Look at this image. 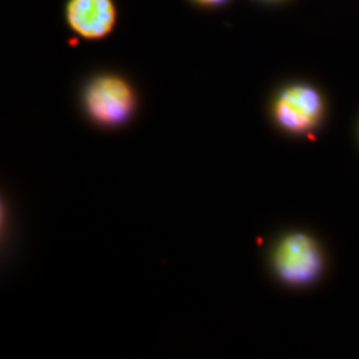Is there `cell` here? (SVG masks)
Returning a JSON list of instances; mask_svg holds the SVG:
<instances>
[{
  "instance_id": "6da1fadb",
  "label": "cell",
  "mask_w": 359,
  "mask_h": 359,
  "mask_svg": "<svg viewBox=\"0 0 359 359\" xmlns=\"http://www.w3.org/2000/svg\"><path fill=\"white\" fill-rule=\"evenodd\" d=\"M86 104L90 116L105 126L121 124L128 118L135 96L128 84L115 76L93 80L86 92Z\"/></svg>"
},
{
  "instance_id": "7a4b0ae2",
  "label": "cell",
  "mask_w": 359,
  "mask_h": 359,
  "mask_svg": "<svg viewBox=\"0 0 359 359\" xmlns=\"http://www.w3.org/2000/svg\"><path fill=\"white\" fill-rule=\"evenodd\" d=\"M321 266L320 250L305 234L285 237L274 252V268L287 283H309L318 276Z\"/></svg>"
},
{
  "instance_id": "3957f363",
  "label": "cell",
  "mask_w": 359,
  "mask_h": 359,
  "mask_svg": "<svg viewBox=\"0 0 359 359\" xmlns=\"http://www.w3.org/2000/svg\"><path fill=\"white\" fill-rule=\"evenodd\" d=\"M321 96L306 86H294L283 90L274 104V115L283 128L306 132L314 128L322 115Z\"/></svg>"
},
{
  "instance_id": "277c9868",
  "label": "cell",
  "mask_w": 359,
  "mask_h": 359,
  "mask_svg": "<svg viewBox=\"0 0 359 359\" xmlns=\"http://www.w3.org/2000/svg\"><path fill=\"white\" fill-rule=\"evenodd\" d=\"M68 20L81 36L102 38L115 23V7L111 0H71Z\"/></svg>"
},
{
  "instance_id": "5b68a950",
  "label": "cell",
  "mask_w": 359,
  "mask_h": 359,
  "mask_svg": "<svg viewBox=\"0 0 359 359\" xmlns=\"http://www.w3.org/2000/svg\"><path fill=\"white\" fill-rule=\"evenodd\" d=\"M203 1H205V3H219L222 0H203Z\"/></svg>"
}]
</instances>
